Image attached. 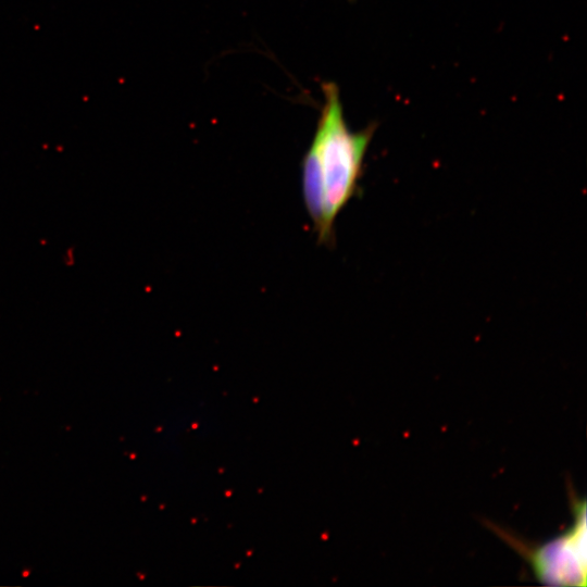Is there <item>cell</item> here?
<instances>
[{"label": "cell", "mask_w": 587, "mask_h": 587, "mask_svg": "<svg viewBox=\"0 0 587 587\" xmlns=\"http://www.w3.org/2000/svg\"><path fill=\"white\" fill-rule=\"evenodd\" d=\"M324 102L312 142L305 152L315 165L323 192V227L317 241L334 245V224L349 201L360 193L364 158L375 126L349 128L335 83L322 84Z\"/></svg>", "instance_id": "obj_1"}, {"label": "cell", "mask_w": 587, "mask_h": 587, "mask_svg": "<svg viewBox=\"0 0 587 587\" xmlns=\"http://www.w3.org/2000/svg\"><path fill=\"white\" fill-rule=\"evenodd\" d=\"M575 524L562 536L536 548L523 547L536 577L545 584L585 585V501L576 502Z\"/></svg>", "instance_id": "obj_2"}]
</instances>
